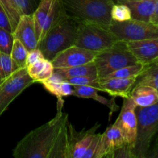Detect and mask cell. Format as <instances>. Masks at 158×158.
<instances>
[{
  "label": "cell",
  "instance_id": "1",
  "mask_svg": "<svg viewBox=\"0 0 158 158\" xmlns=\"http://www.w3.org/2000/svg\"><path fill=\"white\" fill-rule=\"evenodd\" d=\"M57 108L55 117L32 130L16 144L15 158H67L68 114Z\"/></svg>",
  "mask_w": 158,
  "mask_h": 158
},
{
  "label": "cell",
  "instance_id": "4",
  "mask_svg": "<svg viewBox=\"0 0 158 158\" xmlns=\"http://www.w3.org/2000/svg\"><path fill=\"white\" fill-rule=\"evenodd\" d=\"M137 137L134 148V158H146L151 143L158 132V102L149 106H136Z\"/></svg>",
  "mask_w": 158,
  "mask_h": 158
},
{
  "label": "cell",
  "instance_id": "2",
  "mask_svg": "<svg viewBox=\"0 0 158 158\" xmlns=\"http://www.w3.org/2000/svg\"><path fill=\"white\" fill-rule=\"evenodd\" d=\"M66 14L77 23L86 22L109 28L114 0H61Z\"/></svg>",
  "mask_w": 158,
  "mask_h": 158
},
{
  "label": "cell",
  "instance_id": "35",
  "mask_svg": "<svg viewBox=\"0 0 158 158\" xmlns=\"http://www.w3.org/2000/svg\"><path fill=\"white\" fill-rule=\"evenodd\" d=\"M151 23L156 25V26H158V0L155 1L154 12H153L152 16H151Z\"/></svg>",
  "mask_w": 158,
  "mask_h": 158
},
{
  "label": "cell",
  "instance_id": "27",
  "mask_svg": "<svg viewBox=\"0 0 158 158\" xmlns=\"http://www.w3.org/2000/svg\"><path fill=\"white\" fill-rule=\"evenodd\" d=\"M0 5L6 12V15H7L9 21H10L12 30L14 31L21 15L15 8L12 0H0Z\"/></svg>",
  "mask_w": 158,
  "mask_h": 158
},
{
  "label": "cell",
  "instance_id": "12",
  "mask_svg": "<svg viewBox=\"0 0 158 158\" xmlns=\"http://www.w3.org/2000/svg\"><path fill=\"white\" fill-rule=\"evenodd\" d=\"M127 144L122 131L112 124L101 134L94 158H112L114 151Z\"/></svg>",
  "mask_w": 158,
  "mask_h": 158
},
{
  "label": "cell",
  "instance_id": "34",
  "mask_svg": "<svg viewBox=\"0 0 158 158\" xmlns=\"http://www.w3.org/2000/svg\"><path fill=\"white\" fill-rule=\"evenodd\" d=\"M0 27H2L3 29L9 31V32H13L10 21L1 5H0Z\"/></svg>",
  "mask_w": 158,
  "mask_h": 158
},
{
  "label": "cell",
  "instance_id": "5",
  "mask_svg": "<svg viewBox=\"0 0 158 158\" xmlns=\"http://www.w3.org/2000/svg\"><path fill=\"white\" fill-rule=\"evenodd\" d=\"M118 42L109 28L93 23H77L75 46L94 52H100Z\"/></svg>",
  "mask_w": 158,
  "mask_h": 158
},
{
  "label": "cell",
  "instance_id": "20",
  "mask_svg": "<svg viewBox=\"0 0 158 158\" xmlns=\"http://www.w3.org/2000/svg\"><path fill=\"white\" fill-rule=\"evenodd\" d=\"M56 1V0H40L38 6L32 14L38 43H40L41 38L42 30L46 17L53 5L55 4Z\"/></svg>",
  "mask_w": 158,
  "mask_h": 158
},
{
  "label": "cell",
  "instance_id": "22",
  "mask_svg": "<svg viewBox=\"0 0 158 158\" xmlns=\"http://www.w3.org/2000/svg\"><path fill=\"white\" fill-rule=\"evenodd\" d=\"M63 80V79L58 74L53 73V74L50 77L40 82V83L48 92L56 97L57 108H63V103H64L63 98L60 95V85Z\"/></svg>",
  "mask_w": 158,
  "mask_h": 158
},
{
  "label": "cell",
  "instance_id": "29",
  "mask_svg": "<svg viewBox=\"0 0 158 158\" xmlns=\"http://www.w3.org/2000/svg\"><path fill=\"white\" fill-rule=\"evenodd\" d=\"M13 41V33L0 27V51L4 53L10 54Z\"/></svg>",
  "mask_w": 158,
  "mask_h": 158
},
{
  "label": "cell",
  "instance_id": "38",
  "mask_svg": "<svg viewBox=\"0 0 158 158\" xmlns=\"http://www.w3.org/2000/svg\"><path fill=\"white\" fill-rule=\"evenodd\" d=\"M157 147H158V143H157Z\"/></svg>",
  "mask_w": 158,
  "mask_h": 158
},
{
  "label": "cell",
  "instance_id": "18",
  "mask_svg": "<svg viewBox=\"0 0 158 158\" xmlns=\"http://www.w3.org/2000/svg\"><path fill=\"white\" fill-rule=\"evenodd\" d=\"M156 0H143V1L128 2L127 5L131 12V19L139 21L151 23Z\"/></svg>",
  "mask_w": 158,
  "mask_h": 158
},
{
  "label": "cell",
  "instance_id": "16",
  "mask_svg": "<svg viewBox=\"0 0 158 158\" xmlns=\"http://www.w3.org/2000/svg\"><path fill=\"white\" fill-rule=\"evenodd\" d=\"M72 96L83 99H91L96 100L101 104L105 105L110 110V115L119 109V106L116 103L115 97L107 99L98 94L99 90L92 86H73Z\"/></svg>",
  "mask_w": 158,
  "mask_h": 158
},
{
  "label": "cell",
  "instance_id": "19",
  "mask_svg": "<svg viewBox=\"0 0 158 158\" xmlns=\"http://www.w3.org/2000/svg\"><path fill=\"white\" fill-rule=\"evenodd\" d=\"M53 73L58 74L63 80L71 77H82V76L95 75L97 76V68L94 62L66 68H54Z\"/></svg>",
  "mask_w": 158,
  "mask_h": 158
},
{
  "label": "cell",
  "instance_id": "37",
  "mask_svg": "<svg viewBox=\"0 0 158 158\" xmlns=\"http://www.w3.org/2000/svg\"><path fill=\"white\" fill-rule=\"evenodd\" d=\"M134 1H143V0H114L116 3H126L128 2H134Z\"/></svg>",
  "mask_w": 158,
  "mask_h": 158
},
{
  "label": "cell",
  "instance_id": "6",
  "mask_svg": "<svg viewBox=\"0 0 158 158\" xmlns=\"http://www.w3.org/2000/svg\"><path fill=\"white\" fill-rule=\"evenodd\" d=\"M94 62L98 80L117 69L138 63L123 41H118L111 47L97 52Z\"/></svg>",
  "mask_w": 158,
  "mask_h": 158
},
{
  "label": "cell",
  "instance_id": "33",
  "mask_svg": "<svg viewBox=\"0 0 158 158\" xmlns=\"http://www.w3.org/2000/svg\"><path fill=\"white\" fill-rule=\"evenodd\" d=\"M100 136H101V134H95L89 148H88L86 154H85L84 158H94V155H95V153L97 151V147H98L99 142H100Z\"/></svg>",
  "mask_w": 158,
  "mask_h": 158
},
{
  "label": "cell",
  "instance_id": "8",
  "mask_svg": "<svg viewBox=\"0 0 158 158\" xmlns=\"http://www.w3.org/2000/svg\"><path fill=\"white\" fill-rule=\"evenodd\" d=\"M35 83L26 67L17 69L0 84V116L26 89Z\"/></svg>",
  "mask_w": 158,
  "mask_h": 158
},
{
  "label": "cell",
  "instance_id": "26",
  "mask_svg": "<svg viewBox=\"0 0 158 158\" xmlns=\"http://www.w3.org/2000/svg\"><path fill=\"white\" fill-rule=\"evenodd\" d=\"M111 19L112 21L125 22L131 19V12L127 5L125 3H114L111 9Z\"/></svg>",
  "mask_w": 158,
  "mask_h": 158
},
{
  "label": "cell",
  "instance_id": "32",
  "mask_svg": "<svg viewBox=\"0 0 158 158\" xmlns=\"http://www.w3.org/2000/svg\"><path fill=\"white\" fill-rule=\"evenodd\" d=\"M44 56H43V52L40 50L39 48H35V49L29 50L28 52L27 56H26V66H29V65L32 64V63H35V62L39 61L40 60L44 59Z\"/></svg>",
  "mask_w": 158,
  "mask_h": 158
},
{
  "label": "cell",
  "instance_id": "23",
  "mask_svg": "<svg viewBox=\"0 0 158 158\" xmlns=\"http://www.w3.org/2000/svg\"><path fill=\"white\" fill-rule=\"evenodd\" d=\"M146 66L142 63H137L136 64L127 66L120 69L114 71L108 74L103 78H130V77H137L145 69ZM103 79V78H102Z\"/></svg>",
  "mask_w": 158,
  "mask_h": 158
},
{
  "label": "cell",
  "instance_id": "10",
  "mask_svg": "<svg viewBox=\"0 0 158 158\" xmlns=\"http://www.w3.org/2000/svg\"><path fill=\"white\" fill-rule=\"evenodd\" d=\"M100 127V124L97 123L90 129H83L77 132L69 122L67 158H84L85 154Z\"/></svg>",
  "mask_w": 158,
  "mask_h": 158
},
{
  "label": "cell",
  "instance_id": "31",
  "mask_svg": "<svg viewBox=\"0 0 158 158\" xmlns=\"http://www.w3.org/2000/svg\"><path fill=\"white\" fill-rule=\"evenodd\" d=\"M46 61H47V59L44 58L26 66L28 74L35 81V83L38 82L39 78H40V75H41L42 72H43V69L46 66Z\"/></svg>",
  "mask_w": 158,
  "mask_h": 158
},
{
  "label": "cell",
  "instance_id": "11",
  "mask_svg": "<svg viewBox=\"0 0 158 158\" xmlns=\"http://www.w3.org/2000/svg\"><path fill=\"white\" fill-rule=\"evenodd\" d=\"M97 52L73 46L59 52L52 60L54 68H66L80 66L94 61Z\"/></svg>",
  "mask_w": 158,
  "mask_h": 158
},
{
  "label": "cell",
  "instance_id": "3",
  "mask_svg": "<svg viewBox=\"0 0 158 158\" xmlns=\"http://www.w3.org/2000/svg\"><path fill=\"white\" fill-rule=\"evenodd\" d=\"M77 32V23L66 15L48 31L38 48L51 61L59 52L75 44Z\"/></svg>",
  "mask_w": 158,
  "mask_h": 158
},
{
  "label": "cell",
  "instance_id": "25",
  "mask_svg": "<svg viewBox=\"0 0 158 158\" xmlns=\"http://www.w3.org/2000/svg\"><path fill=\"white\" fill-rule=\"evenodd\" d=\"M28 52L29 51L19 40L14 39L10 56L19 68L26 67V56H27Z\"/></svg>",
  "mask_w": 158,
  "mask_h": 158
},
{
  "label": "cell",
  "instance_id": "21",
  "mask_svg": "<svg viewBox=\"0 0 158 158\" xmlns=\"http://www.w3.org/2000/svg\"><path fill=\"white\" fill-rule=\"evenodd\" d=\"M136 84L149 85L158 91V60L146 66L143 72L137 77Z\"/></svg>",
  "mask_w": 158,
  "mask_h": 158
},
{
  "label": "cell",
  "instance_id": "15",
  "mask_svg": "<svg viewBox=\"0 0 158 158\" xmlns=\"http://www.w3.org/2000/svg\"><path fill=\"white\" fill-rule=\"evenodd\" d=\"M137 77L130 78H103L98 80V89L113 97L127 98L135 85Z\"/></svg>",
  "mask_w": 158,
  "mask_h": 158
},
{
  "label": "cell",
  "instance_id": "9",
  "mask_svg": "<svg viewBox=\"0 0 158 158\" xmlns=\"http://www.w3.org/2000/svg\"><path fill=\"white\" fill-rule=\"evenodd\" d=\"M136 106L137 105L131 100V97L123 98L120 113L114 123V125L122 131L127 143L132 147L133 149L137 137V121L135 111Z\"/></svg>",
  "mask_w": 158,
  "mask_h": 158
},
{
  "label": "cell",
  "instance_id": "28",
  "mask_svg": "<svg viewBox=\"0 0 158 158\" xmlns=\"http://www.w3.org/2000/svg\"><path fill=\"white\" fill-rule=\"evenodd\" d=\"M65 80L72 86H92L98 89V78L95 75L71 77Z\"/></svg>",
  "mask_w": 158,
  "mask_h": 158
},
{
  "label": "cell",
  "instance_id": "14",
  "mask_svg": "<svg viewBox=\"0 0 158 158\" xmlns=\"http://www.w3.org/2000/svg\"><path fill=\"white\" fill-rule=\"evenodd\" d=\"M12 33L14 39L19 40L28 51L38 48L39 43L32 14L21 15Z\"/></svg>",
  "mask_w": 158,
  "mask_h": 158
},
{
  "label": "cell",
  "instance_id": "36",
  "mask_svg": "<svg viewBox=\"0 0 158 158\" xmlns=\"http://www.w3.org/2000/svg\"><path fill=\"white\" fill-rule=\"evenodd\" d=\"M146 157H152V158H158V147H155L154 150L148 152V155Z\"/></svg>",
  "mask_w": 158,
  "mask_h": 158
},
{
  "label": "cell",
  "instance_id": "7",
  "mask_svg": "<svg viewBox=\"0 0 158 158\" xmlns=\"http://www.w3.org/2000/svg\"><path fill=\"white\" fill-rule=\"evenodd\" d=\"M109 29L118 41H138L158 37V26L131 19L125 22H111Z\"/></svg>",
  "mask_w": 158,
  "mask_h": 158
},
{
  "label": "cell",
  "instance_id": "30",
  "mask_svg": "<svg viewBox=\"0 0 158 158\" xmlns=\"http://www.w3.org/2000/svg\"><path fill=\"white\" fill-rule=\"evenodd\" d=\"M15 8L21 15L33 14L39 4L34 0H12Z\"/></svg>",
  "mask_w": 158,
  "mask_h": 158
},
{
  "label": "cell",
  "instance_id": "24",
  "mask_svg": "<svg viewBox=\"0 0 158 158\" xmlns=\"http://www.w3.org/2000/svg\"><path fill=\"white\" fill-rule=\"evenodd\" d=\"M18 69L19 67L12 60L10 54L0 51V84Z\"/></svg>",
  "mask_w": 158,
  "mask_h": 158
},
{
  "label": "cell",
  "instance_id": "17",
  "mask_svg": "<svg viewBox=\"0 0 158 158\" xmlns=\"http://www.w3.org/2000/svg\"><path fill=\"white\" fill-rule=\"evenodd\" d=\"M130 97L137 106H149L158 102V91L149 85L136 84L131 89Z\"/></svg>",
  "mask_w": 158,
  "mask_h": 158
},
{
  "label": "cell",
  "instance_id": "13",
  "mask_svg": "<svg viewBox=\"0 0 158 158\" xmlns=\"http://www.w3.org/2000/svg\"><path fill=\"white\" fill-rule=\"evenodd\" d=\"M125 43L138 63L148 66L158 60V37Z\"/></svg>",
  "mask_w": 158,
  "mask_h": 158
}]
</instances>
